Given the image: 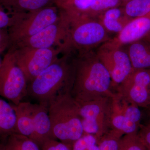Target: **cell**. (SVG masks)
I'll list each match as a JSON object with an SVG mask.
<instances>
[{
  "label": "cell",
  "instance_id": "obj_19",
  "mask_svg": "<svg viewBox=\"0 0 150 150\" xmlns=\"http://www.w3.org/2000/svg\"><path fill=\"white\" fill-rule=\"evenodd\" d=\"M111 125L112 129L121 131L124 134L137 133L141 126L114 110L111 119Z\"/></svg>",
  "mask_w": 150,
  "mask_h": 150
},
{
  "label": "cell",
  "instance_id": "obj_26",
  "mask_svg": "<svg viewBox=\"0 0 150 150\" xmlns=\"http://www.w3.org/2000/svg\"><path fill=\"white\" fill-rule=\"evenodd\" d=\"M13 20V14L7 11L0 6V29L8 28Z\"/></svg>",
  "mask_w": 150,
  "mask_h": 150
},
{
  "label": "cell",
  "instance_id": "obj_31",
  "mask_svg": "<svg viewBox=\"0 0 150 150\" xmlns=\"http://www.w3.org/2000/svg\"><path fill=\"white\" fill-rule=\"evenodd\" d=\"M143 39H145V40H147V41L150 42V31Z\"/></svg>",
  "mask_w": 150,
  "mask_h": 150
},
{
  "label": "cell",
  "instance_id": "obj_36",
  "mask_svg": "<svg viewBox=\"0 0 150 150\" xmlns=\"http://www.w3.org/2000/svg\"><path fill=\"white\" fill-rule=\"evenodd\" d=\"M146 150H149L147 149H146Z\"/></svg>",
  "mask_w": 150,
  "mask_h": 150
},
{
  "label": "cell",
  "instance_id": "obj_23",
  "mask_svg": "<svg viewBox=\"0 0 150 150\" xmlns=\"http://www.w3.org/2000/svg\"><path fill=\"white\" fill-rule=\"evenodd\" d=\"M138 133L125 134L121 138L118 150H146V148Z\"/></svg>",
  "mask_w": 150,
  "mask_h": 150
},
{
  "label": "cell",
  "instance_id": "obj_28",
  "mask_svg": "<svg viewBox=\"0 0 150 150\" xmlns=\"http://www.w3.org/2000/svg\"><path fill=\"white\" fill-rule=\"evenodd\" d=\"M9 46V39L8 28L0 29V55Z\"/></svg>",
  "mask_w": 150,
  "mask_h": 150
},
{
  "label": "cell",
  "instance_id": "obj_30",
  "mask_svg": "<svg viewBox=\"0 0 150 150\" xmlns=\"http://www.w3.org/2000/svg\"><path fill=\"white\" fill-rule=\"evenodd\" d=\"M0 150H7L5 144V142H0Z\"/></svg>",
  "mask_w": 150,
  "mask_h": 150
},
{
  "label": "cell",
  "instance_id": "obj_32",
  "mask_svg": "<svg viewBox=\"0 0 150 150\" xmlns=\"http://www.w3.org/2000/svg\"><path fill=\"white\" fill-rule=\"evenodd\" d=\"M129 1H130V0H121V2H122V6L124 4H126V2H127Z\"/></svg>",
  "mask_w": 150,
  "mask_h": 150
},
{
  "label": "cell",
  "instance_id": "obj_8",
  "mask_svg": "<svg viewBox=\"0 0 150 150\" xmlns=\"http://www.w3.org/2000/svg\"><path fill=\"white\" fill-rule=\"evenodd\" d=\"M28 83L11 51L7 52L0 67V97L18 105L26 96Z\"/></svg>",
  "mask_w": 150,
  "mask_h": 150
},
{
  "label": "cell",
  "instance_id": "obj_17",
  "mask_svg": "<svg viewBox=\"0 0 150 150\" xmlns=\"http://www.w3.org/2000/svg\"><path fill=\"white\" fill-rule=\"evenodd\" d=\"M56 0H0V6L10 13L34 11L54 5Z\"/></svg>",
  "mask_w": 150,
  "mask_h": 150
},
{
  "label": "cell",
  "instance_id": "obj_6",
  "mask_svg": "<svg viewBox=\"0 0 150 150\" xmlns=\"http://www.w3.org/2000/svg\"><path fill=\"white\" fill-rule=\"evenodd\" d=\"M115 96L78 102L85 134L94 135L97 142L112 129L111 119Z\"/></svg>",
  "mask_w": 150,
  "mask_h": 150
},
{
  "label": "cell",
  "instance_id": "obj_14",
  "mask_svg": "<svg viewBox=\"0 0 150 150\" xmlns=\"http://www.w3.org/2000/svg\"><path fill=\"white\" fill-rule=\"evenodd\" d=\"M133 69L150 68V42L144 39L128 45L126 50Z\"/></svg>",
  "mask_w": 150,
  "mask_h": 150
},
{
  "label": "cell",
  "instance_id": "obj_33",
  "mask_svg": "<svg viewBox=\"0 0 150 150\" xmlns=\"http://www.w3.org/2000/svg\"><path fill=\"white\" fill-rule=\"evenodd\" d=\"M2 60H1V57H0V67H1V64Z\"/></svg>",
  "mask_w": 150,
  "mask_h": 150
},
{
  "label": "cell",
  "instance_id": "obj_35",
  "mask_svg": "<svg viewBox=\"0 0 150 150\" xmlns=\"http://www.w3.org/2000/svg\"><path fill=\"white\" fill-rule=\"evenodd\" d=\"M149 69V72H150V69Z\"/></svg>",
  "mask_w": 150,
  "mask_h": 150
},
{
  "label": "cell",
  "instance_id": "obj_9",
  "mask_svg": "<svg viewBox=\"0 0 150 150\" xmlns=\"http://www.w3.org/2000/svg\"><path fill=\"white\" fill-rule=\"evenodd\" d=\"M118 87L119 98L139 107H150L149 69H133Z\"/></svg>",
  "mask_w": 150,
  "mask_h": 150
},
{
  "label": "cell",
  "instance_id": "obj_22",
  "mask_svg": "<svg viewBox=\"0 0 150 150\" xmlns=\"http://www.w3.org/2000/svg\"><path fill=\"white\" fill-rule=\"evenodd\" d=\"M121 6V0H93L88 10L84 15L96 18L105 11Z\"/></svg>",
  "mask_w": 150,
  "mask_h": 150
},
{
  "label": "cell",
  "instance_id": "obj_20",
  "mask_svg": "<svg viewBox=\"0 0 150 150\" xmlns=\"http://www.w3.org/2000/svg\"><path fill=\"white\" fill-rule=\"evenodd\" d=\"M122 6L126 16L132 19L150 12V0H130Z\"/></svg>",
  "mask_w": 150,
  "mask_h": 150
},
{
  "label": "cell",
  "instance_id": "obj_12",
  "mask_svg": "<svg viewBox=\"0 0 150 150\" xmlns=\"http://www.w3.org/2000/svg\"><path fill=\"white\" fill-rule=\"evenodd\" d=\"M150 31V12L131 20L115 37L103 43L102 47L108 48H122L143 39Z\"/></svg>",
  "mask_w": 150,
  "mask_h": 150
},
{
  "label": "cell",
  "instance_id": "obj_5",
  "mask_svg": "<svg viewBox=\"0 0 150 150\" xmlns=\"http://www.w3.org/2000/svg\"><path fill=\"white\" fill-rule=\"evenodd\" d=\"M11 13L13 15V20L8 28L9 39L8 49L58 21L60 17V9L54 5L34 11Z\"/></svg>",
  "mask_w": 150,
  "mask_h": 150
},
{
  "label": "cell",
  "instance_id": "obj_34",
  "mask_svg": "<svg viewBox=\"0 0 150 150\" xmlns=\"http://www.w3.org/2000/svg\"><path fill=\"white\" fill-rule=\"evenodd\" d=\"M149 117H150L149 121H150V111L149 112Z\"/></svg>",
  "mask_w": 150,
  "mask_h": 150
},
{
  "label": "cell",
  "instance_id": "obj_24",
  "mask_svg": "<svg viewBox=\"0 0 150 150\" xmlns=\"http://www.w3.org/2000/svg\"><path fill=\"white\" fill-rule=\"evenodd\" d=\"M10 137L22 150H40L39 146L33 140L26 136L14 134Z\"/></svg>",
  "mask_w": 150,
  "mask_h": 150
},
{
  "label": "cell",
  "instance_id": "obj_1",
  "mask_svg": "<svg viewBox=\"0 0 150 150\" xmlns=\"http://www.w3.org/2000/svg\"><path fill=\"white\" fill-rule=\"evenodd\" d=\"M74 78L71 94L78 102H86L108 96L111 91L110 74L94 50L73 54Z\"/></svg>",
  "mask_w": 150,
  "mask_h": 150
},
{
  "label": "cell",
  "instance_id": "obj_18",
  "mask_svg": "<svg viewBox=\"0 0 150 150\" xmlns=\"http://www.w3.org/2000/svg\"><path fill=\"white\" fill-rule=\"evenodd\" d=\"M14 134H17L15 112L11 103L0 97V142H5Z\"/></svg>",
  "mask_w": 150,
  "mask_h": 150
},
{
  "label": "cell",
  "instance_id": "obj_7",
  "mask_svg": "<svg viewBox=\"0 0 150 150\" xmlns=\"http://www.w3.org/2000/svg\"><path fill=\"white\" fill-rule=\"evenodd\" d=\"M11 51L17 64L21 69L29 83L63 54L57 48H36L23 47L12 48Z\"/></svg>",
  "mask_w": 150,
  "mask_h": 150
},
{
  "label": "cell",
  "instance_id": "obj_27",
  "mask_svg": "<svg viewBox=\"0 0 150 150\" xmlns=\"http://www.w3.org/2000/svg\"><path fill=\"white\" fill-rule=\"evenodd\" d=\"M138 134L146 149L150 150V121L141 126Z\"/></svg>",
  "mask_w": 150,
  "mask_h": 150
},
{
  "label": "cell",
  "instance_id": "obj_15",
  "mask_svg": "<svg viewBox=\"0 0 150 150\" xmlns=\"http://www.w3.org/2000/svg\"><path fill=\"white\" fill-rule=\"evenodd\" d=\"M11 104L16 115L17 134L30 138L33 131V103L22 101L18 105Z\"/></svg>",
  "mask_w": 150,
  "mask_h": 150
},
{
  "label": "cell",
  "instance_id": "obj_21",
  "mask_svg": "<svg viewBox=\"0 0 150 150\" xmlns=\"http://www.w3.org/2000/svg\"><path fill=\"white\" fill-rule=\"evenodd\" d=\"M123 135L116 129H110L98 142V150H118Z\"/></svg>",
  "mask_w": 150,
  "mask_h": 150
},
{
  "label": "cell",
  "instance_id": "obj_13",
  "mask_svg": "<svg viewBox=\"0 0 150 150\" xmlns=\"http://www.w3.org/2000/svg\"><path fill=\"white\" fill-rule=\"evenodd\" d=\"M33 131L30 139L41 148L48 140L54 139L48 106L41 103H33Z\"/></svg>",
  "mask_w": 150,
  "mask_h": 150
},
{
  "label": "cell",
  "instance_id": "obj_10",
  "mask_svg": "<svg viewBox=\"0 0 150 150\" xmlns=\"http://www.w3.org/2000/svg\"><path fill=\"white\" fill-rule=\"evenodd\" d=\"M67 30L64 19L61 15L58 21L31 37L23 39L9 48L27 47L36 48H57L65 51Z\"/></svg>",
  "mask_w": 150,
  "mask_h": 150
},
{
  "label": "cell",
  "instance_id": "obj_3",
  "mask_svg": "<svg viewBox=\"0 0 150 150\" xmlns=\"http://www.w3.org/2000/svg\"><path fill=\"white\" fill-rule=\"evenodd\" d=\"M59 9L67 30L65 54L94 50L111 38L97 18Z\"/></svg>",
  "mask_w": 150,
  "mask_h": 150
},
{
  "label": "cell",
  "instance_id": "obj_16",
  "mask_svg": "<svg viewBox=\"0 0 150 150\" xmlns=\"http://www.w3.org/2000/svg\"><path fill=\"white\" fill-rule=\"evenodd\" d=\"M96 18L108 33L118 34L132 19L126 16L122 6L110 8Z\"/></svg>",
  "mask_w": 150,
  "mask_h": 150
},
{
  "label": "cell",
  "instance_id": "obj_29",
  "mask_svg": "<svg viewBox=\"0 0 150 150\" xmlns=\"http://www.w3.org/2000/svg\"><path fill=\"white\" fill-rule=\"evenodd\" d=\"M5 144L7 150H22L10 136L5 141Z\"/></svg>",
  "mask_w": 150,
  "mask_h": 150
},
{
  "label": "cell",
  "instance_id": "obj_11",
  "mask_svg": "<svg viewBox=\"0 0 150 150\" xmlns=\"http://www.w3.org/2000/svg\"><path fill=\"white\" fill-rule=\"evenodd\" d=\"M95 52L110 74L112 87L118 86L133 71L129 55L123 48H108L100 46Z\"/></svg>",
  "mask_w": 150,
  "mask_h": 150
},
{
  "label": "cell",
  "instance_id": "obj_25",
  "mask_svg": "<svg viewBox=\"0 0 150 150\" xmlns=\"http://www.w3.org/2000/svg\"><path fill=\"white\" fill-rule=\"evenodd\" d=\"M40 150H73V146L58 140H48L41 146Z\"/></svg>",
  "mask_w": 150,
  "mask_h": 150
},
{
  "label": "cell",
  "instance_id": "obj_4",
  "mask_svg": "<svg viewBox=\"0 0 150 150\" xmlns=\"http://www.w3.org/2000/svg\"><path fill=\"white\" fill-rule=\"evenodd\" d=\"M69 89L50 102L48 114L54 139L73 146L84 135L79 105Z\"/></svg>",
  "mask_w": 150,
  "mask_h": 150
},
{
  "label": "cell",
  "instance_id": "obj_2",
  "mask_svg": "<svg viewBox=\"0 0 150 150\" xmlns=\"http://www.w3.org/2000/svg\"><path fill=\"white\" fill-rule=\"evenodd\" d=\"M73 54H64L28 84L27 95L48 106L59 93L71 90L74 78Z\"/></svg>",
  "mask_w": 150,
  "mask_h": 150
}]
</instances>
